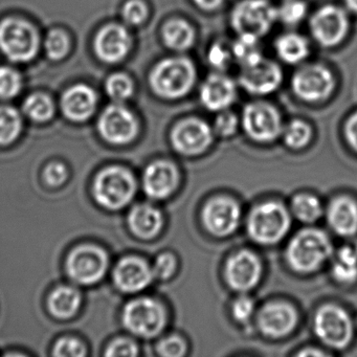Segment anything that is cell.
Wrapping results in <instances>:
<instances>
[{
  "label": "cell",
  "instance_id": "45",
  "mask_svg": "<svg viewBox=\"0 0 357 357\" xmlns=\"http://www.w3.org/2000/svg\"><path fill=\"white\" fill-rule=\"evenodd\" d=\"M185 342L178 336H169L158 342V352L162 356L181 357L185 353Z\"/></svg>",
  "mask_w": 357,
  "mask_h": 357
},
{
  "label": "cell",
  "instance_id": "30",
  "mask_svg": "<svg viewBox=\"0 0 357 357\" xmlns=\"http://www.w3.org/2000/svg\"><path fill=\"white\" fill-rule=\"evenodd\" d=\"M233 59L241 68L252 66L262 59L260 39L250 35H238L231 47Z\"/></svg>",
  "mask_w": 357,
  "mask_h": 357
},
{
  "label": "cell",
  "instance_id": "44",
  "mask_svg": "<svg viewBox=\"0 0 357 357\" xmlns=\"http://www.w3.org/2000/svg\"><path fill=\"white\" fill-rule=\"evenodd\" d=\"M139 348L137 344L128 338H118L110 342L106 349L105 355L109 357H133L137 356Z\"/></svg>",
  "mask_w": 357,
  "mask_h": 357
},
{
  "label": "cell",
  "instance_id": "40",
  "mask_svg": "<svg viewBox=\"0 0 357 357\" xmlns=\"http://www.w3.org/2000/svg\"><path fill=\"white\" fill-rule=\"evenodd\" d=\"M238 126H239V119L234 112L227 109L219 112L218 116L215 119L213 130L219 137H229L237 132Z\"/></svg>",
  "mask_w": 357,
  "mask_h": 357
},
{
  "label": "cell",
  "instance_id": "33",
  "mask_svg": "<svg viewBox=\"0 0 357 357\" xmlns=\"http://www.w3.org/2000/svg\"><path fill=\"white\" fill-rule=\"evenodd\" d=\"M24 112L31 120L43 123L53 118L55 106L51 98L43 93H35L24 102Z\"/></svg>",
  "mask_w": 357,
  "mask_h": 357
},
{
  "label": "cell",
  "instance_id": "6",
  "mask_svg": "<svg viewBox=\"0 0 357 357\" xmlns=\"http://www.w3.org/2000/svg\"><path fill=\"white\" fill-rule=\"evenodd\" d=\"M0 50L11 61H31L39 50L36 29L24 20H3L0 24Z\"/></svg>",
  "mask_w": 357,
  "mask_h": 357
},
{
  "label": "cell",
  "instance_id": "29",
  "mask_svg": "<svg viewBox=\"0 0 357 357\" xmlns=\"http://www.w3.org/2000/svg\"><path fill=\"white\" fill-rule=\"evenodd\" d=\"M332 275L338 283L352 284L357 280V248L344 246L332 265Z\"/></svg>",
  "mask_w": 357,
  "mask_h": 357
},
{
  "label": "cell",
  "instance_id": "1",
  "mask_svg": "<svg viewBox=\"0 0 357 357\" xmlns=\"http://www.w3.org/2000/svg\"><path fill=\"white\" fill-rule=\"evenodd\" d=\"M197 72L191 59L183 56L158 62L149 77L150 86L158 97L177 100L187 96L195 85Z\"/></svg>",
  "mask_w": 357,
  "mask_h": 357
},
{
  "label": "cell",
  "instance_id": "50",
  "mask_svg": "<svg viewBox=\"0 0 357 357\" xmlns=\"http://www.w3.org/2000/svg\"><path fill=\"white\" fill-rule=\"evenodd\" d=\"M301 356H323L325 353L321 352V351L317 350L314 348L306 349V350L301 351Z\"/></svg>",
  "mask_w": 357,
  "mask_h": 357
},
{
  "label": "cell",
  "instance_id": "8",
  "mask_svg": "<svg viewBox=\"0 0 357 357\" xmlns=\"http://www.w3.org/2000/svg\"><path fill=\"white\" fill-rule=\"evenodd\" d=\"M335 78L327 66L319 63L305 64L291 78L294 96L306 103H321L335 89Z\"/></svg>",
  "mask_w": 357,
  "mask_h": 357
},
{
  "label": "cell",
  "instance_id": "51",
  "mask_svg": "<svg viewBox=\"0 0 357 357\" xmlns=\"http://www.w3.org/2000/svg\"><path fill=\"white\" fill-rule=\"evenodd\" d=\"M344 3L349 11L357 14V0H344Z\"/></svg>",
  "mask_w": 357,
  "mask_h": 357
},
{
  "label": "cell",
  "instance_id": "23",
  "mask_svg": "<svg viewBox=\"0 0 357 357\" xmlns=\"http://www.w3.org/2000/svg\"><path fill=\"white\" fill-rule=\"evenodd\" d=\"M97 101V95L91 87L77 85L64 93L61 99L62 112L73 122H84L93 116Z\"/></svg>",
  "mask_w": 357,
  "mask_h": 357
},
{
  "label": "cell",
  "instance_id": "18",
  "mask_svg": "<svg viewBox=\"0 0 357 357\" xmlns=\"http://www.w3.org/2000/svg\"><path fill=\"white\" fill-rule=\"evenodd\" d=\"M259 329L264 335L281 338L289 334L296 327L298 314L291 305L284 302H273L259 311Z\"/></svg>",
  "mask_w": 357,
  "mask_h": 357
},
{
  "label": "cell",
  "instance_id": "16",
  "mask_svg": "<svg viewBox=\"0 0 357 357\" xmlns=\"http://www.w3.org/2000/svg\"><path fill=\"white\" fill-rule=\"evenodd\" d=\"M202 218L208 233L217 237H225L239 227L241 208L231 198L215 197L206 202Z\"/></svg>",
  "mask_w": 357,
  "mask_h": 357
},
{
  "label": "cell",
  "instance_id": "35",
  "mask_svg": "<svg viewBox=\"0 0 357 357\" xmlns=\"http://www.w3.org/2000/svg\"><path fill=\"white\" fill-rule=\"evenodd\" d=\"M308 8L303 0H285L277 9L278 20L288 26H298L306 17Z\"/></svg>",
  "mask_w": 357,
  "mask_h": 357
},
{
  "label": "cell",
  "instance_id": "3",
  "mask_svg": "<svg viewBox=\"0 0 357 357\" xmlns=\"http://www.w3.org/2000/svg\"><path fill=\"white\" fill-rule=\"evenodd\" d=\"M137 181L128 169L110 166L98 173L93 183L96 202L108 210H120L135 197Z\"/></svg>",
  "mask_w": 357,
  "mask_h": 357
},
{
  "label": "cell",
  "instance_id": "42",
  "mask_svg": "<svg viewBox=\"0 0 357 357\" xmlns=\"http://www.w3.org/2000/svg\"><path fill=\"white\" fill-rule=\"evenodd\" d=\"M53 354L59 357H80L85 355V347L77 338H61L56 342Z\"/></svg>",
  "mask_w": 357,
  "mask_h": 357
},
{
  "label": "cell",
  "instance_id": "43",
  "mask_svg": "<svg viewBox=\"0 0 357 357\" xmlns=\"http://www.w3.org/2000/svg\"><path fill=\"white\" fill-rule=\"evenodd\" d=\"M177 268V261L171 254H162L156 258L152 271L154 277L160 280H167L174 275Z\"/></svg>",
  "mask_w": 357,
  "mask_h": 357
},
{
  "label": "cell",
  "instance_id": "31",
  "mask_svg": "<svg viewBox=\"0 0 357 357\" xmlns=\"http://www.w3.org/2000/svg\"><path fill=\"white\" fill-rule=\"evenodd\" d=\"M22 129L20 112L9 106H0V145L7 146L15 142Z\"/></svg>",
  "mask_w": 357,
  "mask_h": 357
},
{
  "label": "cell",
  "instance_id": "19",
  "mask_svg": "<svg viewBox=\"0 0 357 357\" xmlns=\"http://www.w3.org/2000/svg\"><path fill=\"white\" fill-rule=\"evenodd\" d=\"M200 102L210 112L227 110L237 98V87L233 79L217 72L206 77L200 86Z\"/></svg>",
  "mask_w": 357,
  "mask_h": 357
},
{
  "label": "cell",
  "instance_id": "38",
  "mask_svg": "<svg viewBox=\"0 0 357 357\" xmlns=\"http://www.w3.org/2000/svg\"><path fill=\"white\" fill-rule=\"evenodd\" d=\"M45 52L52 60H61L68 55L70 40L68 35L61 30H53L49 33L45 43Z\"/></svg>",
  "mask_w": 357,
  "mask_h": 357
},
{
  "label": "cell",
  "instance_id": "46",
  "mask_svg": "<svg viewBox=\"0 0 357 357\" xmlns=\"http://www.w3.org/2000/svg\"><path fill=\"white\" fill-rule=\"evenodd\" d=\"M68 169L61 162H52L47 165L43 172L45 183L51 187H59L68 179Z\"/></svg>",
  "mask_w": 357,
  "mask_h": 357
},
{
  "label": "cell",
  "instance_id": "24",
  "mask_svg": "<svg viewBox=\"0 0 357 357\" xmlns=\"http://www.w3.org/2000/svg\"><path fill=\"white\" fill-rule=\"evenodd\" d=\"M327 219L334 233L342 237H351L357 233V202L342 196L330 202Z\"/></svg>",
  "mask_w": 357,
  "mask_h": 357
},
{
  "label": "cell",
  "instance_id": "36",
  "mask_svg": "<svg viewBox=\"0 0 357 357\" xmlns=\"http://www.w3.org/2000/svg\"><path fill=\"white\" fill-rule=\"evenodd\" d=\"M135 85L127 75L114 74L106 82V91L116 102L125 101L132 96Z\"/></svg>",
  "mask_w": 357,
  "mask_h": 357
},
{
  "label": "cell",
  "instance_id": "27",
  "mask_svg": "<svg viewBox=\"0 0 357 357\" xmlns=\"http://www.w3.org/2000/svg\"><path fill=\"white\" fill-rule=\"evenodd\" d=\"M162 37L168 49L176 53H183L193 47L195 43V30L187 20L175 18L164 24Z\"/></svg>",
  "mask_w": 357,
  "mask_h": 357
},
{
  "label": "cell",
  "instance_id": "9",
  "mask_svg": "<svg viewBox=\"0 0 357 357\" xmlns=\"http://www.w3.org/2000/svg\"><path fill=\"white\" fill-rule=\"evenodd\" d=\"M109 258L107 252L93 244L74 248L68 254L66 267L68 277L81 285H91L103 279L107 271Z\"/></svg>",
  "mask_w": 357,
  "mask_h": 357
},
{
  "label": "cell",
  "instance_id": "25",
  "mask_svg": "<svg viewBox=\"0 0 357 357\" xmlns=\"http://www.w3.org/2000/svg\"><path fill=\"white\" fill-rule=\"evenodd\" d=\"M128 225L139 239L150 240L158 235L162 227V215L149 204H141L129 213Z\"/></svg>",
  "mask_w": 357,
  "mask_h": 357
},
{
  "label": "cell",
  "instance_id": "49",
  "mask_svg": "<svg viewBox=\"0 0 357 357\" xmlns=\"http://www.w3.org/2000/svg\"><path fill=\"white\" fill-rule=\"evenodd\" d=\"M193 1L199 9L206 12L215 11L225 3V0H193Z\"/></svg>",
  "mask_w": 357,
  "mask_h": 357
},
{
  "label": "cell",
  "instance_id": "5",
  "mask_svg": "<svg viewBox=\"0 0 357 357\" xmlns=\"http://www.w3.org/2000/svg\"><path fill=\"white\" fill-rule=\"evenodd\" d=\"M278 20L277 8L269 0H241L231 12V26L238 35L260 39Z\"/></svg>",
  "mask_w": 357,
  "mask_h": 357
},
{
  "label": "cell",
  "instance_id": "39",
  "mask_svg": "<svg viewBox=\"0 0 357 357\" xmlns=\"http://www.w3.org/2000/svg\"><path fill=\"white\" fill-rule=\"evenodd\" d=\"M233 60L231 47H225L220 43L211 45L208 52V62L216 72L223 73Z\"/></svg>",
  "mask_w": 357,
  "mask_h": 357
},
{
  "label": "cell",
  "instance_id": "48",
  "mask_svg": "<svg viewBox=\"0 0 357 357\" xmlns=\"http://www.w3.org/2000/svg\"><path fill=\"white\" fill-rule=\"evenodd\" d=\"M344 137L350 147L357 152V112L347 120L344 124Z\"/></svg>",
  "mask_w": 357,
  "mask_h": 357
},
{
  "label": "cell",
  "instance_id": "47",
  "mask_svg": "<svg viewBox=\"0 0 357 357\" xmlns=\"http://www.w3.org/2000/svg\"><path fill=\"white\" fill-rule=\"evenodd\" d=\"M255 310V303L248 296H241L234 302L231 313L234 319L240 323H245L252 317Z\"/></svg>",
  "mask_w": 357,
  "mask_h": 357
},
{
  "label": "cell",
  "instance_id": "17",
  "mask_svg": "<svg viewBox=\"0 0 357 357\" xmlns=\"http://www.w3.org/2000/svg\"><path fill=\"white\" fill-rule=\"evenodd\" d=\"M262 265L257 255L250 250H240L229 257L225 264L227 285L236 291L246 292L258 285Z\"/></svg>",
  "mask_w": 357,
  "mask_h": 357
},
{
  "label": "cell",
  "instance_id": "26",
  "mask_svg": "<svg viewBox=\"0 0 357 357\" xmlns=\"http://www.w3.org/2000/svg\"><path fill=\"white\" fill-rule=\"evenodd\" d=\"M275 50L278 57L289 66L302 63L310 54L308 40L298 33H285L278 37Z\"/></svg>",
  "mask_w": 357,
  "mask_h": 357
},
{
  "label": "cell",
  "instance_id": "10",
  "mask_svg": "<svg viewBox=\"0 0 357 357\" xmlns=\"http://www.w3.org/2000/svg\"><path fill=\"white\" fill-rule=\"evenodd\" d=\"M314 332L324 344L340 350L352 340V319L340 306L325 305L315 314Z\"/></svg>",
  "mask_w": 357,
  "mask_h": 357
},
{
  "label": "cell",
  "instance_id": "22",
  "mask_svg": "<svg viewBox=\"0 0 357 357\" xmlns=\"http://www.w3.org/2000/svg\"><path fill=\"white\" fill-rule=\"evenodd\" d=\"M130 47V34L120 24L104 26L96 37V53L106 63L120 62L126 57Z\"/></svg>",
  "mask_w": 357,
  "mask_h": 357
},
{
  "label": "cell",
  "instance_id": "15",
  "mask_svg": "<svg viewBox=\"0 0 357 357\" xmlns=\"http://www.w3.org/2000/svg\"><path fill=\"white\" fill-rule=\"evenodd\" d=\"M98 127L101 137L112 145H127L139 133V123L135 114L118 104L102 112Z\"/></svg>",
  "mask_w": 357,
  "mask_h": 357
},
{
  "label": "cell",
  "instance_id": "32",
  "mask_svg": "<svg viewBox=\"0 0 357 357\" xmlns=\"http://www.w3.org/2000/svg\"><path fill=\"white\" fill-rule=\"evenodd\" d=\"M292 214L305 223H313L323 215V206L315 196L301 194L296 196L291 204Z\"/></svg>",
  "mask_w": 357,
  "mask_h": 357
},
{
  "label": "cell",
  "instance_id": "28",
  "mask_svg": "<svg viewBox=\"0 0 357 357\" xmlns=\"http://www.w3.org/2000/svg\"><path fill=\"white\" fill-rule=\"evenodd\" d=\"M82 298L73 286H60L50 294L47 306L50 312L58 319H68L78 312Z\"/></svg>",
  "mask_w": 357,
  "mask_h": 357
},
{
  "label": "cell",
  "instance_id": "21",
  "mask_svg": "<svg viewBox=\"0 0 357 357\" xmlns=\"http://www.w3.org/2000/svg\"><path fill=\"white\" fill-rule=\"evenodd\" d=\"M178 179V171L172 162L158 160L150 164L144 172V191L152 199H166L176 190Z\"/></svg>",
  "mask_w": 357,
  "mask_h": 357
},
{
  "label": "cell",
  "instance_id": "14",
  "mask_svg": "<svg viewBox=\"0 0 357 357\" xmlns=\"http://www.w3.org/2000/svg\"><path fill=\"white\" fill-rule=\"evenodd\" d=\"M238 82L250 95L263 97L278 91L283 82L281 66L273 60L265 59L241 68Z\"/></svg>",
  "mask_w": 357,
  "mask_h": 357
},
{
  "label": "cell",
  "instance_id": "41",
  "mask_svg": "<svg viewBox=\"0 0 357 357\" xmlns=\"http://www.w3.org/2000/svg\"><path fill=\"white\" fill-rule=\"evenodd\" d=\"M149 10L142 0H129L123 9V18L130 26H139L147 20Z\"/></svg>",
  "mask_w": 357,
  "mask_h": 357
},
{
  "label": "cell",
  "instance_id": "7",
  "mask_svg": "<svg viewBox=\"0 0 357 357\" xmlns=\"http://www.w3.org/2000/svg\"><path fill=\"white\" fill-rule=\"evenodd\" d=\"M123 323L135 335L144 338L155 337L166 327V310L154 298H139L125 306Z\"/></svg>",
  "mask_w": 357,
  "mask_h": 357
},
{
  "label": "cell",
  "instance_id": "4",
  "mask_svg": "<svg viewBox=\"0 0 357 357\" xmlns=\"http://www.w3.org/2000/svg\"><path fill=\"white\" fill-rule=\"evenodd\" d=\"M289 211L277 202H264L252 208L248 215L246 229L257 243L271 245L281 241L289 231Z\"/></svg>",
  "mask_w": 357,
  "mask_h": 357
},
{
  "label": "cell",
  "instance_id": "20",
  "mask_svg": "<svg viewBox=\"0 0 357 357\" xmlns=\"http://www.w3.org/2000/svg\"><path fill=\"white\" fill-rule=\"evenodd\" d=\"M154 275L147 261L139 257H126L116 265L114 281L123 292L133 294L145 289L151 284Z\"/></svg>",
  "mask_w": 357,
  "mask_h": 357
},
{
  "label": "cell",
  "instance_id": "34",
  "mask_svg": "<svg viewBox=\"0 0 357 357\" xmlns=\"http://www.w3.org/2000/svg\"><path fill=\"white\" fill-rule=\"evenodd\" d=\"M284 143L291 149H302L308 145L312 137L311 127L304 121H291L287 126L284 127Z\"/></svg>",
  "mask_w": 357,
  "mask_h": 357
},
{
  "label": "cell",
  "instance_id": "37",
  "mask_svg": "<svg viewBox=\"0 0 357 357\" xmlns=\"http://www.w3.org/2000/svg\"><path fill=\"white\" fill-rule=\"evenodd\" d=\"M20 73L9 66H0V99H12L22 91Z\"/></svg>",
  "mask_w": 357,
  "mask_h": 357
},
{
  "label": "cell",
  "instance_id": "12",
  "mask_svg": "<svg viewBox=\"0 0 357 357\" xmlns=\"http://www.w3.org/2000/svg\"><path fill=\"white\" fill-rule=\"evenodd\" d=\"M309 28L315 43L321 47H336L348 33V14L337 6H323L311 16Z\"/></svg>",
  "mask_w": 357,
  "mask_h": 357
},
{
  "label": "cell",
  "instance_id": "13",
  "mask_svg": "<svg viewBox=\"0 0 357 357\" xmlns=\"http://www.w3.org/2000/svg\"><path fill=\"white\" fill-rule=\"evenodd\" d=\"M212 127L197 118L181 121L171 131V143L181 155L195 156L204 153L213 142Z\"/></svg>",
  "mask_w": 357,
  "mask_h": 357
},
{
  "label": "cell",
  "instance_id": "11",
  "mask_svg": "<svg viewBox=\"0 0 357 357\" xmlns=\"http://www.w3.org/2000/svg\"><path fill=\"white\" fill-rule=\"evenodd\" d=\"M242 127L250 139L260 143L275 141L284 128L277 108L263 101L252 102L244 107Z\"/></svg>",
  "mask_w": 357,
  "mask_h": 357
},
{
  "label": "cell",
  "instance_id": "2",
  "mask_svg": "<svg viewBox=\"0 0 357 357\" xmlns=\"http://www.w3.org/2000/svg\"><path fill=\"white\" fill-rule=\"evenodd\" d=\"M333 246L327 234L321 229H305L290 240L286 248V261L292 271L310 273L321 268L332 256Z\"/></svg>",
  "mask_w": 357,
  "mask_h": 357
}]
</instances>
